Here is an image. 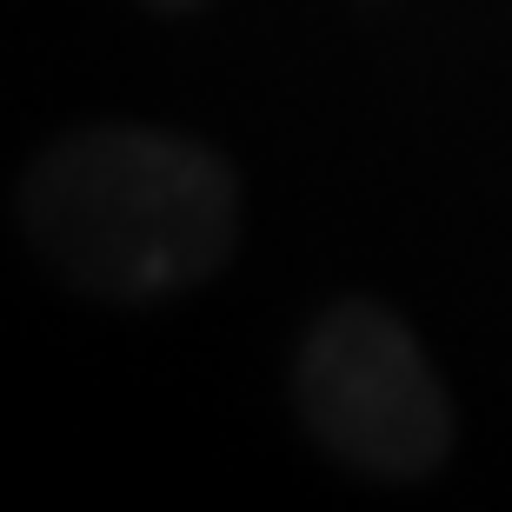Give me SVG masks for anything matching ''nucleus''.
<instances>
[{
  "label": "nucleus",
  "mask_w": 512,
  "mask_h": 512,
  "mask_svg": "<svg viewBox=\"0 0 512 512\" xmlns=\"http://www.w3.org/2000/svg\"><path fill=\"white\" fill-rule=\"evenodd\" d=\"M153 7H167V14H187V7H200V0H153Z\"/></svg>",
  "instance_id": "nucleus-3"
},
{
  "label": "nucleus",
  "mask_w": 512,
  "mask_h": 512,
  "mask_svg": "<svg viewBox=\"0 0 512 512\" xmlns=\"http://www.w3.org/2000/svg\"><path fill=\"white\" fill-rule=\"evenodd\" d=\"M300 419L333 459L373 479H426L453 446V406L399 313L326 306L300 346Z\"/></svg>",
  "instance_id": "nucleus-2"
},
{
  "label": "nucleus",
  "mask_w": 512,
  "mask_h": 512,
  "mask_svg": "<svg viewBox=\"0 0 512 512\" xmlns=\"http://www.w3.org/2000/svg\"><path fill=\"white\" fill-rule=\"evenodd\" d=\"M20 233L94 300H160L220 273L240 240V180L187 133L94 120L20 180Z\"/></svg>",
  "instance_id": "nucleus-1"
}]
</instances>
